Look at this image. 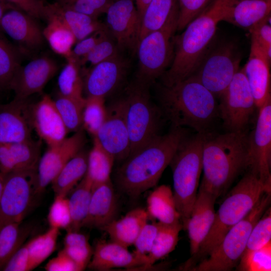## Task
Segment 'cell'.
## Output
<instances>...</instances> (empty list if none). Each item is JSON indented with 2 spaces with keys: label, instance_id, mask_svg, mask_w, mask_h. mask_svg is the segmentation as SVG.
<instances>
[{
  "label": "cell",
  "instance_id": "3957f363",
  "mask_svg": "<svg viewBox=\"0 0 271 271\" xmlns=\"http://www.w3.org/2000/svg\"><path fill=\"white\" fill-rule=\"evenodd\" d=\"M248 132L206 134L202 153L203 178L199 189L217 199L249 167Z\"/></svg>",
  "mask_w": 271,
  "mask_h": 271
},
{
  "label": "cell",
  "instance_id": "74e56055",
  "mask_svg": "<svg viewBox=\"0 0 271 271\" xmlns=\"http://www.w3.org/2000/svg\"><path fill=\"white\" fill-rule=\"evenodd\" d=\"M59 229L50 227L45 233L26 243L32 269L44 261L54 251Z\"/></svg>",
  "mask_w": 271,
  "mask_h": 271
},
{
  "label": "cell",
  "instance_id": "d4e9b609",
  "mask_svg": "<svg viewBox=\"0 0 271 271\" xmlns=\"http://www.w3.org/2000/svg\"><path fill=\"white\" fill-rule=\"evenodd\" d=\"M41 142L33 139L0 144V172H11L37 168L41 157Z\"/></svg>",
  "mask_w": 271,
  "mask_h": 271
},
{
  "label": "cell",
  "instance_id": "1f68e13d",
  "mask_svg": "<svg viewBox=\"0 0 271 271\" xmlns=\"http://www.w3.org/2000/svg\"><path fill=\"white\" fill-rule=\"evenodd\" d=\"M88 152L81 150L69 160L51 182L55 195L67 196L86 174Z\"/></svg>",
  "mask_w": 271,
  "mask_h": 271
},
{
  "label": "cell",
  "instance_id": "4fadbf2b",
  "mask_svg": "<svg viewBox=\"0 0 271 271\" xmlns=\"http://www.w3.org/2000/svg\"><path fill=\"white\" fill-rule=\"evenodd\" d=\"M248 157L249 170L271 185V98L258 109L255 126L248 133Z\"/></svg>",
  "mask_w": 271,
  "mask_h": 271
},
{
  "label": "cell",
  "instance_id": "8d00e7d4",
  "mask_svg": "<svg viewBox=\"0 0 271 271\" xmlns=\"http://www.w3.org/2000/svg\"><path fill=\"white\" fill-rule=\"evenodd\" d=\"M59 73L57 85L58 94L68 97L83 99V80L79 61L71 56Z\"/></svg>",
  "mask_w": 271,
  "mask_h": 271
},
{
  "label": "cell",
  "instance_id": "d6986e66",
  "mask_svg": "<svg viewBox=\"0 0 271 271\" xmlns=\"http://www.w3.org/2000/svg\"><path fill=\"white\" fill-rule=\"evenodd\" d=\"M32 105L27 99L15 98L9 103L0 104V144L32 139Z\"/></svg>",
  "mask_w": 271,
  "mask_h": 271
},
{
  "label": "cell",
  "instance_id": "603a6c76",
  "mask_svg": "<svg viewBox=\"0 0 271 271\" xmlns=\"http://www.w3.org/2000/svg\"><path fill=\"white\" fill-rule=\"evenodd\" d=\"M216 199L211 193L199 189L185 228L188 233L191 256L197 253L212 227Z\"/></svg>",
  "mask_w": 271,
  "mask_h": 271
},
{
  "label": "cell",
  "instance_id": "4316f807",
  "mask_svg": "<svg viewBox=\"0 0 271 271\" xmlns=\"http://www.w3.org/2000/svg\"><path fill=\"white\" fill-rule=\"evenodd\" d=\"M271 0H234L223 21L249 29L270 16Z\"/></svg>",
  "mask_w": 271,
  "mask_h": 271
},
{
  "label": "cell",
  "instance_id": "8992f818",
  "mask_svg": "<svg viewBox=\"0 0 271 271\" xmlns=\"http://www.w3.org/2000/svg\"><path fill=\"white\" fill-rule=\"evenodd\" d=\"M207 133L186 136L169 164L173 173V195L183 228L190 217L198 194L202 171L203 148Z\"/></svg>",
  "mask_w": 271,
  "mask_h": 271
},
{
  "label": "cell",
  "instance_id": "f5cc1de1",
  "mask_svg": "<svg viewBox=\"0 0 271 271\" xmlns=\"http://www.w3.org/2000/svg\"><path fill=\"white\" fill-rule=\"evenodd\" d=\"M108 32V29L98 31L77 41L72 50L70 56L79 61V60L88 54L96 44Z\"/></svg>",
  "mask_w": 271,
  "mask_h": 271
},
{
  "label": "cell",
  "instance_id": "11a10c76",
  "mask_svg": "<svg viewBox=\"0 0 271 271\" xmlns=\"http://www.w3.org/2000/svg\"><path fill=\"white\" fill-rule=\"evenodd\" d=\"M36 19L45 20V3L43 0H6Z\"/></svg>",
  "mask_w": 271,
  "mask_h": 271
},
{
  "label": "cell",
  "instance_id": "7bdbcfd3",
  "mask_svg": "<svg viewBox=\"0 0 271 271\" xmlns=\"http://www.w3.org/2000/svg\"><path fill=\"white\" fill-rule=\"evenodd\" d=\"M236 268L241 271H270L271 241L259 249L244 251Z\"/></svg>",
  "mask_w": 271,
  "mask_h": 271
},
{
  "label": "cell",
  "instance_id": "5bb4252c",
  "mask_svg": "<svg viewBox=\"0 0 271 271\" xmlns=\"http://www.w3.org/2000/svg\"><path fill=\"white\" fill-rule=\"evenodd\" d=\"M105 14V25L119 50L136 49L141 21L133 0H112Z\"/></svg>",
  "mask_w": 271,
  "mask_h": 271
},
{
  "label": "cell",
  "instance_id": "e0dca14e",
  "mask_svg": "<svg viewBox=\"0 0 271 271\" xmlns=\"http://www.w3.org/2000/svg\"><path fill=\"white\" fill-rule=\"evenodd\" d=\"M128 60L119 54L93 65L85 73L83 91L87 96L104 98L113 93L125 78L129 67Z\"/></svg>",
  "mask_w": 271,
  "mask_h": 271
},
{
  "label": "cell",
  "instance_id": "681fc988",
  "mask_svg": "<svg viewBox=\"0 0 271 271\" xmlns=\"http://www.w3.org/2000/svg\"><path fill=\"white\" fill-rule=\"evenodd\" d=\"M158 228V222H147L144 225L133 244L135 247L133 253L136 255L148 260V255L153 246Z\"/></svg>",
  "mask_w": 271,
  "mask_h": 271
},
{
  "label": "cell",
  "instance_id": "bcb514c9",
  "mask_svg": "<svg viewBox=\"0 0 271 271\" xmlns=\"http://www.w3.org/2000/svg\"><path fill=\"white\" fill-rule=\"evenodd\" d=\"M50 227L68 230L71 224V216L68 198L66 196L55 195L48 214Z\"/></svg>",
  "mask_w": 271,
  "mask_h": 271
},
{
  "label": "cell",
  "instance_id": "e575fe53",
  "mask_svg": "<svg viewBox=\"0 0 271 271\" xmlns=\"http://www.w3.org/2000/svg\"><path fill=\"white\" fill-rule=\"evenodd\" d=\"M158 222L157 233L148 255L149 266L175 249L178 242L179 233L183 228L180 221L172 224Z\"/></svg>",
  "mask_w": 271,
  "mask_h": 271
},
{
  "label": "cell",
  "instance_id": "9a60e30c",
  "mask_svg": "<svg viewBox=\"0 0 271 271\" xmlns=\"http://www.w3.org/2000/svg\"><path fill=\"white\" fill-rule=\"evenodd\" d=\"M86 139L83 128L60 143L48 147L38 166V194H41L66 164L83 149Z\"/></svg>",
  "mask_w": 271,
  "mask_h": 271
},
{
  "label": "cell",
  "instance_id": "484cf974",
  "mask_svg": "<svg viewBox=\"0 0 271 271\" xmlns=\"http://www.w3.org/2000/svg\"><path fill=\"white\" fill-rule=\"evenodd\" d=\"M116 208L111 180L95 187L92 190L88 214L82 227L102 229L115 219Z\"/></svg>",
  "mask_w": 271,
  "mask_h": 271
},
{
  "label": "cell",
  "instance_id": "f546056e",
  "mask_svg": "<svg viewBox=\"0 0 271 271\" xmlns=\"http://www.w3.org/2000/svg\"><path fill=\"white\" fill-rule=\"evenodd\" d=\"M147 203L149 217L158 222L172 224L181 220L170 186L162 185L156 188L148 196Z\"/></svg>",
  "mask_w": 271,
  "mask_h": 271
},
{
  "label": "cell",
  "instance_id": "9f6ffc18",
  "mask_svg": "<svg viewBox=\"0 0 271 271\" xmlns=\"http://www.w3.org/2000/svg\"><path fill=\"white\" fill-rule=\"evenodd\" d=\"M45 269L47 271H80L77 264L63 249L48 261Z\"/></svg>",
  "mask_w": 271,
  "mask_h": 271
},
{
  "label": "cell",
  "instance_id": "f35d334b",
  "mask_svg": "<svg viewBox=\"0 0 271 271\" xmlns=\"http://www.w3.org/2000/svg\"><path fill=\"white\" fill-rule=\"evenodd\" d=\"M21 223L8 224L0 229V270L23 245L27 236V231Z\"/></svg>",
  "mask_w": 271,
  "mask_h": 271
},
{
  "label": "cell",
  "instance_id": "8fae6325",
  "mask_svg": "<svg viewBox=\"0 0 271 271\" xmlns=\"http://www.w3.org/2000/svg\"><path fill=\"white\" fill-rule=\"evenodd\" d=\"M37 168L6 174L0 202V229L5 225L22 223L38 195Z\"/></svg>",
  "mask_w": 271,
  "mask_h": 271
},
{
  "label": "cell",
  "instance_id": "ee69618b",
  "mask_svg": "<svg viewBox=\"0 0 271 271\" xmlns=\"http://www.w3.org/2000/svg\"><path fill=\"white\" fill-rule=\"evenodd\" d=\"M107 33L86 56L79 60L80 66L87 63L91 66L112 58L119 53V49L114 39Z\"/></svg>",
  "mask_w": 271,
  "mask_h": 271
},
{
  "label": "cell",
  "instance_id": "5b68a950",
  "mask_svg": "<svg viewBox=\"0 0 271 271\" xmlns=\"http://www.w3.org/2000/svg\"><path fill=\"white\" fill-rule=\"evenodd\" d=\"M266 192H271V185L263 183L249 170L230 191L215 212L214 222L207 236L197 253L191 256L183 268L190 269L206 258L227 232L250 211Z\"/></svg>",
  "mask_w": 271,
  "mask_h": 271
},
{
  "label": "cell",
  "instance_id": "2e32d148",
  "mask_svg": "<svg viewBox=\"0 0 271 271\" xmlns=\"http://www.w3.org/2000/svg\"><path fill=\"white\" fill-rule=\"evenodd\" d=\"M95 138L115 160L124 161L129 156L130 143L123 98L107 107L106 118Z\"/></svg>",
  "mask_w": 271,
  "mask_h": 271
},
{
  "label": "cell",
  "instance_id": "44dd1931",
  "mask_svg": "<svg viewBox=\"0 0 271 271\" xmlns=\"http://www.w3.org/2000/svg\"><path fill=\"white\" fill-rule=\"evenodd\" d=\"M270 64L262 48L251 39L249 57L242 68L258 109L271 98Z\"/></svg>",
  "mask_w": 271,
  "mask_h": 271
},
{
  "label": "cell",
  "instance_id": "9c48e42d",
  "mask_svg": "<svg viewBox=\"0 0 271 271\" xmlns=\"http://www.w3.org/2000/svg\"><path fill=\"white\" fill-rule=\"evenodd\" d=\"M149 88L134 82L123 97L130 143L129 155L159 135L160 112L151 100Z\"/></svg>",
  "mask_w": 271,
  "mask_h": 271
},
{
  "label": "cell",
  "instance_id": "ba28073f",
  "mask_svg": "<svg viewBox=\"0 0 271 271\" xmlns=\"http://www.w3.org/2000/svg\"><path fill=\"white\" fill-rule=\"evenodd\" d=\"M178 17V9L162 27L147 34L139 41L136 48L138 63L135 83L149 87L170 65Z\"/></svg>",
  "mask_w": 271,
  "mask_h": 271
},
{
  "label": "cell",
  "instance_id": "52a82bcc",
  "mask_svg": "<svg viewBox=\"0 0 271 271\" xmlns=\"http://www.w3.org/2000/svg\"><path fill=\"white\" fill-rule=\"evenodd\" d=\"M271 192H265L249 212L233 226L205 258L190 270L228 271L238 264L254 225L270 203Z\"/></svg>",
  "mask_w": 271,
  "mask_h": 271
},
{
  "label": "cell",
  "instance_id": "6f0895ef",
  "mask_svg": "<svg viewBox=\"0 0 271 271\" xmlns=\"http://www.w3.org/2000/svg\"><path fill=\"white\" fill-rule=\"evenodd\" d=\"M151 0H136L135 5L141 23L143 14Z\"/></svg>",
  "mask_w": 271,
  "mask_h": 271
},
{
  "label": "cell",
  "instance_id": "4dcf8cb0",
  "mask_svg": "<svg viewBox=\"0 0 271 271\" xmlns=\"http://www.w3.org/2000/svg\"><path fill=\"white\" fill-rule=\"evenodd\" d=\"M58 15L74 35L77 42L100 31L107 30L97 18L65 8L56 2L46 4Z\"/></svg>",
  "mask_w": 271,
  "mask_h": 271
},
{
  "label": "cell",
  "instance_id": "7402d4cb",
  "mask_svg": "<svg viewBox=\"0 0 271 271\" xmlns=\"http://www.w3.org/2000/svg\"><path fill=\"white\" fill-rule=\"evenodd\" d=\"M36 19L18 8L8 10L0 20V28L11 38L30 49L41 46L45 40Z\"/></svg>",
  "mask_w": 271,
  "mask_h": 271
},
{
  "label": "cell",
  "instance_id": "f6af8a7d",
  "mask_svg": "<svg viewBox=\"0 0 271 271\" xmlns=\"http://www.w3.org/2000/svg\"><path fill=\"white\" fill-rule=\"evenodd\" d=\"M270 241L271 209L269 206L252 229L244 252L259 249Z\"/></svg>",
  "mask_w": 271,
  "mask_h": 271
},
{
  "label": "cell",
  "instance_id": "60d3db41",
  "mask_svg": "<svg viewBox=\"0 0 271 271\" xmlns=\"http://www.w3.org/2000/svg\"><path fill=\"white\" fill-rule=\"evenodd\" d=\"M104 98L87 96L82 111V127L95 137L103 123L107 114Z\"/></svg>",
  "mask_w": 271,
  "mask_h": 271
},
{
  "label": "cell",
  "instance_id": "83f0119b",
  "mask_svg": "<svg viewBox=\"0 0 271 271\" xmlns=\"http://www.w3.org/2000/svg\"><path fill=\"white\" fill-rule=\"evenodd\" d=\"M147 210L135 208L118 220L114 219L102 229L111 241L127 247L133 245L139 234L148 222Z\"/></svg>",
  "mask_w": 271,
  "mask_h": 271
},
{
  "label": "cell",
  "instance_id": "7c38bea8",
  "mask_svg": "<svg viewBox=\"0 0 271 271\" xmlns=\"http://www.w3.org/2000/svg\"><path fill=\"white\" fill-rule=\"evenodd\" d=\"M219 97V116L226 132L247 130L256 106L243 68L235 74Z\"/></svg>",
  "mask_w": 271,
  "mask_h": 271
},
{
  "label": "cell",
  "instance_id": "d6a6232c",
  "mask_svg": "<svg viewBox=\"0 0 271 271\" xmlns=\"http://www.w3.org/2000/svg\"><path fill=\"white\" fill-rule=\"evenodd\" d=\"M115 159L94 137L93 146L88 152L87 167L84 177L90 183L92 190L110 179Z\"/></svg>",
  "mask_w": 271,
  "mask_h": 271
},
{
  "label": "cell",
  "instance_id": "6da1fadb",
  "mask_svg": "<svg viewBox=\"0 0 271 271\" xmlns=\"http://www.w3.org/2000/svg\"><path fill=\"white\" fill-rule=\"evenodd\" d=\"M234 0H212L191 21L181 35L174 37L173 57L161 76L163 86H170L191 76L209 49L218 23Z\"/></svg>",
  "mask_w": 271,
  "mask_h": 271
},
{
  "label": "cell",
  "instance_id": "f1b7e54d",
  "mask_svg": "<svg viewBox=\"0 0 271 271\" xmlns=\"http://www.w3.org/2000/svg\"><path fill=\"white\" fill-rule=\"evenodd\" d=\"M46 27L43 29L44 39L51 50L57 54L68 58L76 39L64 21L45 4Z\"/></svg>",
  "mask_w": 271,
  "mask_h": 271
},
{
  "label": "cell",
  "instance_id": "cb8c5ba5",
  "mask_svg": "<svg viewBox=\"0 0 271 271\" xmlns=\"http://www.w3.org/2000/svg\"><path fill=\"white\" fill-rule=\"evenodd\" d=\"M87 266L95 270H107L119 267H149L147 259L137 256L129 251L127 247L112 241H98Z\"/></svg>",
  "mask_w": 271,
  "mask_h": 271
},
{
  "label": "cell",
  "instance_id": "91938a15",
  "mask_svg": "<svg viewBox=\"0 0 271 271\" xmlns=\"http://www.w3.org/2000/svg\"><path fill=\"white\" fill-rule=\"evenodd\" d=\"M6 174L0 172V202Z\"/></svg>",
  "mask_w": 271,
  "mask_h": 271
},
{
  "label": "cell",
  "instance_id": "7a4b0ae2",
  "mask_svg": "<svg viewBox=\"0 0 271 271\" xmlns=\"http://www.w3.org/2000/svg\"><path fill=\"white\" fill-rule=\"evenodd\" d=\"M186 136L183 127H173L129 155L116 172L118 188L136 197L154 187Z\"/></svg>",
  "mask_w": 271,
  "mask_h": 271
},
{
  "label": "cell",
  "instance_id": "30bf717a",
  "mask_svg": "<svg viewBox=\"0 0 271 271\" xmlns=\"http://www.w3.org/2000/svg\"><path fill=\"white\" fill-rule=\"evenodd\" d=\"M241 54L232 41L208 49L191 76L216 97H219L239 70Z\"/></svg>",
  "mask_w": 271,
  "mask_h": 271
},
{
  "label": "cell",
  "instance_id": "277c9868",
  "mask_svg": "<svg viewBox=\"0 0 271 271\" xmlns=\"http://www.w3.org/2000/svg\"><path fill=\"white\" fill-rule=\"evenodd\" d=\"M160 101L162 111L173 127L187 126L197 133H207L219 116L216 96L192 76L163 86Z\"/></svg>",
  "mask_w": 271,
  "mask_h": 271
},
{
  "label": "cell",
  "instance_id": "ab89813d",
  "mask_svg": "<svg viewBox=\"0 0 271 271\" xmlns=\"http://www.w3.org/2000/svg\"><path fill=\"white\" fill-rule=\"evenodd\" d=\"M85 100L58 94L54 99L56 108L68 131L76 132L82 128V111Z\"/></svg>",
  "mask_w": 271,
  "mask_h": 271
},
{
  "label": "cell",
  "instance_id": "f907efd6",
  "mask_svg": "<svg viewBox=\"0 0 271 271\" xmlns=\"http://www.w3.org/2000/svg\"><path fill=\"white\" fill-rule=\"evenodd\" d=\"M270 16L257 23L249 29L251 39L255 41L271 61Z\"/></svg>",
  "mask_w": 271,
  "mask_h": 271
},
{
  "label": "cell",
  "instance_id": "836d02e7",
  "mask_svg": "<svg viewBox=\"0 0 271 271\" xmlns=\"http://www.w3.org/2000/svg\"><path fill=\"white\" fill-rule=\"evenodd\" d=\"M178 9L177 0H151L142 18L138 42L147 34L162 27Z\"/></svg>",
  "mask_w": 271,
  "mask_h": 271
},
{
  "label": "cell",
  "instance_id": "680465c9",
  "mask_svg": "<svg viewBox=\"0 0 271 271\" xmlns=\"http://www.w3.org/2000/svg\"><path fill=\"white\" fill-rule=\"evenodd\" d=\"M15 8L17 7L6 0H0V20L8 10Z\"/></svg>",
  "mask_w": 271,
  "mask_h": 271
},
{
  "label": "cell",
  "instance_id": "ffe728a7",
  "mask_svg": "<svg viewBox=\"0 0 271 271\" xmlns=\"http://www.w3.org/2000/svg\"><path fill=\"white\" fill-rule=\"evenodd\" d=\"M31 120L33 128L48 147L57 145L67 137L69 132L54 99L48 94L32 104Z\"/></svg>",
  "mask_w": 271,
  "mask_h": 271
},
{
  "label": "cell",
  "instance_id": "ac0fdd59",
  "mask_svg": "<svg viewBox=\"0 0 271 271\" xmlns=\"http://www.w3.org/2000/svg\"><path fill=\"white\" fill-rule=\"evenodd\" d=\"M58 69L56 62L48 56H42L20 66L9 87L15 93V99L26 100L40 93Z\"/></svg>",
  "mask_w": 271,
  "mask_h": 271
},
{
  "label": "cell",
  "instance_id": "c3c4849f",
  "mask_svg": "<svg viewBox=\"0 0 271 271\" xmlns=\"http://www.w3.org/2000/svg\"><path fill=\"white\" fill-rule=\"evenodd\" d=\"M178 17L177 30L182 31L200 15L212 0H177Z\"/></svg>",
  "mask_w": 271,
  "mask_h": 271
},
{
  "label": "cell",
  "instance_id": "7dc6e473",
  "mask_svg": "<svg viewBox=\"0 0 271 271\" xmlns=\"http://www.w3.org/2000/svg\"><path fill=\"white\" fill-rule=\"evenodd\" d=\"M112 0H54L62 7L95 18L106 13Z\"/></svg>",
  "mask_w": 271,
  "mask_h": 271
},
{
  "label": "cell",
  "instance_id": "816d5d0a",
  "mask_svg": "<svg viewBox=\"0 0 271 271\" xmlns=\"http://www.w3.org/2000/svg\"><path fill=\"white\" fill-rule=\"evenodd\" d=\"M62 249L77 264L80 271L88 265L93 253L89 241L64 246Z\"/></svg>",
  "mask_w": 271,
  "mask_h": 271
},
{
  "label": "cell",
  "instance_id": "b9f144b4",
  "mask_svg": "<svg viewBox=\"0 0 271 271\" xmlns=\"http://www.w3.org/2000/svg\"><path fill=\"white\" fill-rule=\"evenodd\" d=\"M20 66L16 51L0 35V90L9 89Z\"/></svg>",
  "mask_w": 271,
  "mask_h": 271
},
{
  "label": "cell",
  "instance_id": "db71d44e",
  "mask_svg": "<svg viewBox=\"0 0 271 271\" xmlns=\"http://www.w3.org/2000/svg\"><path fill=\"white\" fill-rule=\"evenodd\" d=\"M32 270L26 243L21 246L3 268L4 271H29Z\"/></svg>",
  "mask_w": 271,
  "mask_h": 271
},
{
  "label": "cell",
  "instance_id": "d590c367",
  "mask_svg": "<svg viewBox=\"0 0 271 271\" xmlns=\"http://www.w3.org/2000/svg\"><path fill=\"white\" fill-rule=\"evenodd\" d=\"M92 193V186L84 177L68 198L71 216V224L68 230L78 231L82 227L88 214Z\"/></svg>",
  "mask_w": 271,
  "mask_h": 271
}]
</instances>
